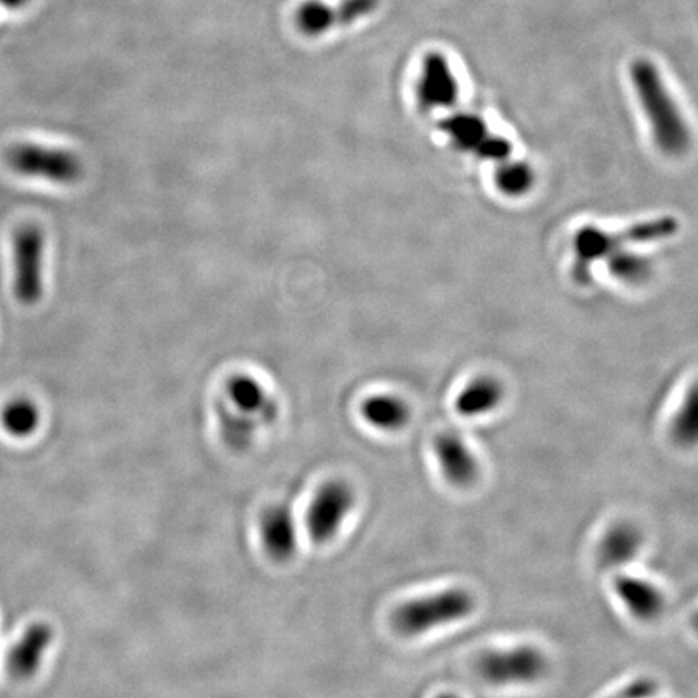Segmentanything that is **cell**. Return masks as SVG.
Here are the masks:
<instances>
[{"mask_svg": "<svg viewBox=\"0 0 698 698\" xmlns=\"http://www.w3.org/2000/svg\"><path fill=\"white\" fill-rule=\"evenodd\" d=\"M631 78L661 151L666 154L686 152L690 144L689 128L655 65L648 60H635L631 65Z\"/></svg>", "mask_w": 698, "mask_h": 698, "instance_id": "6da1fadb", "label": "cell"}, {"mask_svg": "<svg viewBox=\"0 0 698 698\" xmlns=\"http://www.w3.org/2000/svg\"><path fill=\"white\" fill-rule=\"evenodd\" d=\"M677 228L679 223L673 217L637 223L634 227L626 228L623 232L614 233V235L603 232L597 227L581 228L574 238V251H576L574 275L579 282H587L590 277V265L593 262L603 261L610 254L626 248L627 244L653 243V241L671 238L677 232Z\"/></svg>", "mask_w": 698, "mask_h": 698, "instance_id": "7a4b0ae2", "label": "cell"}, {"mask_svg": "<svg viewBox=\"0 0 698 698\" xmlns=\"http://www.w3.org/2000/svg\"><path fill=\"white\" fill-rule=\"evenodd\" d=\"M476 610V598L464 589H446L429 597L409 600L396 608L393 626L403 635H422L450 626Z\"/></svg>", "mask_w": 698, "mask_h": 698, "instance_id": "3957f363", "label": "cell"}, {"mask_svg": "<svg viewBox=\"0 0 698 698\" xmlns=\"http://www.w3.org/2000/svg\"><path fill=\"white\" fill-rule=\"evenodd\" d=\"M5 162L20 177L38 178L55 185H75L85 173V165L75 152L41 144H15L5 154Z\"/></svg>", "mask_w": 698, "mask_h": 698, "instance_id": "277c9868", "label": "cell"}, {"mask_svg": "<svg viewBox=\"0 0 698 698\" xmlns=\"http://www.w3.org/2000/svg\"><path fill=\"white\" fill-rule=\"evenodd\" d=\"M46 236L28 223L13 235V293L23 306L38 304L44 295Z\"/></svg>", "mask_w": 698, "mask_h": 698, "instance_id": "5b68a950", "label": "cell"}, {"mask_svg": "<svg viewBox=\"0 0 698 698\" xmlns=\"http://www.w3.org/2000/svg\"><path fill=\"white\" fill-rule=\"evenodd\" d=\"M550 668L548 658L532 645L490 650L477 660V673L493 686H526L545 677Z\"/></svg>", "mask_w": 698, "mask_h": 698, "instance_id": "8992f818", "label": "cell"}, {"mask_svg": "<svg viewBox=\"0 0 698 698\" xmlns=\"http://www.w3.org/2000/svg\"><path fill=\"white\" fill-rule=\"evenodd\" d=\"M356 505L354 488L345 480H330L317 490L306 511V530L316 545L337 537Z\"/></svg>", "mask_w": 698, "mask_h": 698, "instance_id": "52a82bcc", "label": "cell"}, {"mask_svg": "<svg viewBox=\"0 0 698 698\" xmlns=\"http://www.w3.org/2000/svg\"><path fill=\"white\" fill-rule=\"evenodd\" d=\"M440 130L461 151L474 152L485 160L503 162L511 156L513 146L508 139L492 135L484 118L474 114H455L440 123Z\"/></svg>", "mask_w": 698, "mask_h": 698, "instance_id": "ba28073f", "label": "cell"}, {"mask_svg": "<svg viewBox=\"0 0 698 698\" xmlns=\"http://www.w3.org/2000/svg\"><path fill=\"white\" fill-rule=\"evenodd\" d=\"M380 0H341L338 5H328L320 0H307L296 10L295 23L304 36L316 38L338 26L351 25L371 15Z\"/></svg>", "mask_w": 698, "mask_h": 698, "instance_id": "9c48e42d", "label": "cell"}, {"mask_svg": "<svg viewBox=\"0 0 698 698\" xmlns=\"http://www.w3.org/2000/svg\"><path fill=\"white\" fill-rule=\"evenodd\" d=\"M459 85L445 55H425L421 80L417 83V101L424 110L448 109L458 101Z\"/></svg>", "mask_w": 698, "mask_h": 698, "instance_id": "30bf717a", "label": "cell"}, {"mask_svg": "<svg viewBox=\"0 0 698 698\" xmlns=\"http://www.w3.org/2000/svg\"><path fill=\"white\" fill-rule=\"evenodd\" d=\"M261 540L267 555L285 563L298 550V526L290 506L275 505L265 509L261 518Z\"/></svg>", "mask_w": 698, "mask_h": 698, "instance_id": "8fae6325", "label": "cell"}, {"mask_svg": "<svg viewBox=\"0 0 698 698\" xmlns=\"http://www.w3.org/2000/svg\"><path fill=\"white\" fill-rule=\"evenodd\" d=\"M434 453L443 476L458 488H467L479 479V463L471 448L456 434H440L435 438Z\"/></svg>", "mask_w": 698, "mask_h": 698, "instance_id": "7c38bea8", "label": "cell"}, {"mask_svg": "<svg viewBox=\"0 0 698 698\" xmlns=\"http://www.w3.org/2000/svg\"><path fill=\"white\" fill-rule=\"evenodd\" d=\"M225 392L236 413L251 417L259 425H270L277 421V401L267 395L261 383L253 377L235 375L228 380Z\"/></svg>", "mask_w": 698, "mask_h": 698, "instance_id": "4fadbf2b", "label": "cell"}, {"mask_svg": "<svg viewBox=\"0 0 698 698\" xmlns=\"http://www.w3.org/2000/svg\"><path fill=\"white\" fill-rule=\"evenodd\" d=\"M54 642V629L46 623H34L22 639L10 648L7 668L15 679H30L43 665V658Z\"/></svg>", "mask_w": 698, "mask_h": 698, "instance_id": "5bb4252c", "label": "cell"}, {"mask_svg": "<svg viewBox=\"0 0 698 698\" xmlns=\"http://www.w3.org/2000/svg\"><path fill=\"white\" fill-rule=\"evenodd\" d=\"M614 592L626 610L639 621L652 623L665 611V595L655 584L642 577L621 574L613 582Z\"/></svg>", "mask_w": 698, "mask_h": 698, "instance_id": "9a60e30c", "label": "cell"}, {"mask_svg": "<svg viewBox=\"0 0 698 698\" xmlns=\"http://www.w3.org/2000/svg\"><path fill=\"white\" fill-rule=\"evenodd\" d=\"M644 535L631 522H618L606 530L600 542V558L606 566H623L639 555Z\"/></svg>", "mask_w": 698, "mask_h": 698, "instance_id": "2e32d148", "label": "cell"}, {"mask_svg": "<svg viewBox=\"0 0 698 698\" xmlns=\"http://www.w3.org/2000/svg\"><path fill=\"white\" fill-rule=\"evenodd\" d=\"M503 400V387L492 377L472 380L456 398V411L464 417H479L492 413Z\"/></svg>", "mask_w": 698, "mask_h": 698, "instance_id": "e0dca14e", "label": "cell"}, {"mask_svg": "<svg viewBox=\"0 0 698 698\" xmlns=\"http://www.w3.org/2000/svg\"><path fill=\"white\" fill-rule=\"evenodd\" d=\"M362 417L374 429L396 432L411 419L408 404L392 395H375L362 404Z\"/></svg>", "mask_w": 698, "mask_h": 698, "instance_id": "ac0fdd59", "label": "cell"}, {"mask_svg": "<svg viewBox=\"0 0 698 698\" xmlns=\"http://www.w3.org/2000/svg\"><path fill=\"white\" fill-rule=\"evenodd\" d=\"M0 422L7 434L15 438H26L38 430L41 413L38 406L28 398H15L5 404Z\"/></svg>", "mask_w": 698, "mask_h": 698, "instance_id": "d6986e66", "label": "cell"}, {"mask_svg": "<svg viewBox=\"0 0 698 698\" xmlns=\"http://www.w3.org/2000/svg\"><path fill=\"white\" fill-rule=\"evenodd\" d=\"M220 435L223 442L227 443L232 450L243 451L251 446L254 435H256L259 422L251 417L236 413L228 408L227 404L219 403Z\"/></svg>", "mask_w": 698, "mask_h": 698, "instance_id": "ffe728a7", "label": "cell"}, {"mask_svg": "<svg viewBox=\"0 0 698 698\" xmlns=\"http://www.w3.org/2000/svg\"><path fill=\"white\" fill-rule=\"evenodd\" d=\"M605 261L610 274L627 285H642L653 274V264L648 257L631 253L626 249H619L616 253L610 254Z\"/></svg>", "mask_w": 698, "mask_h": 698, "instance_id": "44dd1931", "label": "cell"}, {"mask_svg": "<svg viewBox=\"0 0 698 698\" xmlns=\"http://www.w3.org/2000/svg\"><path fill=\"white\" fill-rule=\"evenodd\" d=\"M498 190L509 198H519L532 190L535 183L534 170L524 162H505L495 175Z\"/></svg>", "mask_w": 698, "mask_h": 698, "instance_id": "7402d4cb", "label": "cell"}, {"mask_svg": "<svg viewBox=\"0 0 698 698\" xmlns=\"http://www.w3.org/2000/svg\"><path fill=\"white\" fill-rule=\"evenodd\" d=\"M697 417H698V401L697 393L692 390L689 395V400L684 403L681 411L677 413L673 424L674 440L681 445H692L697 438Z\"/></svg>", "mask_w": 698, "mask_h": 698, "instance_id": "603a6c76", "label": "cell"}, {"mask_svg": "<svg viewBox=\"0 0 698 698\" xmlns=\"http://www.w3.org/2000/svg\"><path fill=\"white\" fill-rule=\"evenodd\" d=\"M30 2L31 0H0V7H4L7 10H22Z\"/></svg>", "mask_w": 698, "mask_h": 698, "instance_id": "cb8c5ba5", "label": "cell"}, {"mask_svg": "<svg viewBox=\"0 0 698 698\" xmlns=\"http://www.w3.org/2000/svg\"><path fill=\"white\" fill-rule=\"evenodd\" d=\"M437 698H459V697H458V695H455V694H442V695H438Z\"/></svg>", "mask_w": 698, "mask_h": 698, "instance_id": "d4e9b609", "label": "cell"}]
</instances>
